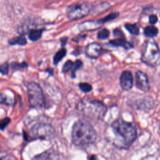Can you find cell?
Instances as JSON below:
<instances>
[{
  "label": "cell",
  "mask_w": 160,
  "mask_h": 160,
  "mask_svg": "<svg viewBox=\"0 0 160 160\" xmlns=\"http://www.w3.org/2000/svg\"><path fill=\"white\" fill-rule=\"evenodd\" d=\"M111 127L114 134L121 141V146L123 148L131 146L136 138V129L131 122L118 119L111 124Z\"/></svg>",
  "instance_id": "2"
},
{
  "label": "cell",
  "mask_w": 160,
  "mask_h": 160,
  "mask_svg": "<svg viewBox=\"0 0 160 160\" xmlns=\"http://www.w3.org/2000/svg\"><path fill=\"white\" fill-rule=\"evenodd\" d=\"M133 78L131 72L124 71L120 76V85L124 90H129L132 87Z\"/></svg>",
  "instance_id": "10"
},
{
  "label": "cell",
  "mask_w": 160,
  "mask_h": 160,
  "mask_svg": "<svg viewBox=\"0 0 160 160\" xmlns=\"http://www.w3.org/2000/svg\"><path fill=\"white\" fill-rule=\"evenodd\" d=\"M66 49L65 48H62L59 49L54 56L53 58V62L54 64H57L60 61H61L63 58L66 54Z\"/></svg>",
  "instance_id": "15"
},
{
  "label": "cell",
  "mask_w": 160,
  "mask_h": 160,
  "mask_svg": "<svg viewBox=\"0 0 160 160\" xmlns=\"http://www.w3.org/2000/svg\"><path fill=\"white\" fill-rule=\"evenodd\" d=\"M119 16V13L118 12H113L109 14H108V16H105L104 18L102 19H99L97 21L100 24H102L105 22H109V21H111L114 19H116L118 16Z\"/></svg>",
  "instance_id": "18"
},
{
  "label": "cell",
  "mask_w": 160,
  "mask_h": 160,
  "mask_svg": "<svg viewBox=\"0 0 160 160\" xmlns=\"http://www.w3.org/2000/svg\"><path fill=\"white\" fill-rule=\"evenodd\" d=\"M9 122H10V119L9 118H5L3 119H2L1 121V130H3L6 127V126L9 123Z\"/></svg>",
  "instance_id": "26"
},
{
  "label": "cell",
  "mask_w": 160,
  "mask_h": 160,
  "mask_svg": "<svg viewBox=\"0 0 160 160\" xmlns=\"http://www.w3.org/2000/svg\"><path fill=\"white\" fill-rule=\"evenodd\" d=\"M101 26V24H100L98 21H87L79 24V29L81 31H92L98 28V27Z\"/></svg>",
  "instance_id": "12"
},
{
  "label": "cell",
  "mask_w": 160,
  "mask_h": 160,
  "mask_svg": "<svg viewBox=\"0 0 160 160\" xmlns=\"http://www.w3.org/2000/svg\"><path fill=\"white\" fill-rule=\"evenodd\" d=\"M1 103L4 104L8 106H12L14 104V100L11 97L5 94H1Z\"/></svg>",
  "instance_id": "20"
},
{
  "label": "cell",
  "mask_w": 160,
  "mask_h": 160,
  "mask_svg": "<svg viewBox=\"0 0 160 160\" xmlns=\"http://www.w3.org/2000/svg\"><path fill=\"white\" fill-rule=\"evenodd\" d=\"M73 64H74V62H72V61H71V60L67 61L62 66V71L64 73L68 72L69 71L71 72V71L72 68V66H73Z\"/></svg>",
  "instance_id": "23"
},
{
  "label": "cell",
  "mask_w": 160,
  "mask_h": 160,
  "mask_svg": "<svg viewBox=\"0 0 160 160\" xmlns=\"http://www.w3.org/2000/svg\"><path fill=\"white\" fill-rule=\"evenodd\" d=\"M92 8L87 3L72 4L67 9L68 18L71 20H77L83 18L90 14Z\"/></svg>",
  "instance_id": "6"
},
{
  "label": "cell",
  "mask_w": 160,
  "mask_h": 160,
  "mask_svg": "<svg viewBox=\"0 0 160 160\" xmlns=\"http://www.w3.org/2000/svg\"><path fill=\"white\" fill-rule=\"evenodd\" d=\"M126 29L132 34L138 35L139 32V28L138 24H126L124 25Z\"/></svg>",
  "instance_id": "17"
},
{
  "label": "cell",
  "mask_w": 160,
  "mask_h": 160,
  "mask_svg": "<svg viewBox=\"0 0 160 160\" xmlns=\"http://www.w3.org/2000/svg\"><path fill=\"white\" fill-rule=\"evenodd\" d=\"M44 29H31L28 32V38L32 41H36L39 39L42 36Z\"/></svg>",
  "instance_id": "13"
},
{
  "label": "cell",
  "mask_w": 160,
  "mask_h": 160,
  "mask_svg": "<svg viewBox=\"0 0 160 160\" xmlns=\"http://www.w3.org/2000/svg\"><path fill=\"white\" fill-rule=\"evenodd\" d=\"M80 89L84 92H89L92 90V86L87 82H81L79 84Z\"/></svg>",
  "instance_id": "24"
},
{
  "label": "cell",
  "mask_w": 160,
  "mask_h": 160,
  "mask_svg": "<svg viewBox=\"0 0 160 160\" xmlns=\"http://www.w3.org/2000/svg\"><path fill=\"white\" fill-rule=\"evenodd\" d=\"M67 40H68V38H67V37H63V38H62L60 39L61 44V46H64L66 45V42H67Z\"/></svg>",
  "instance_id": "28"
},
{
  "label": "cell",
  "mask_w": 160,
  "mask_h": 160,
  "mask_svg": "<svg viewBox=\"0 0 160 160\" xmlns=\"http://www.w3.org/2000/svg\"><path fill=\"white\" fill-rule=\"evenodd\" d=\"M136 84L140 90L147 92L149 89V84L148 76L145 73L141 71H138L136 73Z\"/></svg>",
  "instance_id": "8"
},
{
  "label": "cell",
  "mask_w": 160,
  "mask_h": 160,
  "mask_svg": "<svg viewBox=\"0 0 160 160\" xmlns=\"http://www.w3.org/2000/svg\"><path fill=\"white\" fill-rule=\"evenodd\" d=\"M28 66V64L26 62H22L21 63H18L16 62H13L11 64V68L15 70L25 69V68H27Z\"/></svg>",
  "instance_id": "21"
},
{
  "label": "cell",
  "mask_w": 160,
  "mask_h": 160,
  "mask_svg": "<svg viewBox=\"0 0 160 160\" xmlns=\"http://www.w3.org/2000/svg\"><path fill=\"white\" fill-rule=\"evenodd\" d=\"M29 103L31 107L41 108L44 106L45 99L42 89L40 86L34 82H31L27 85Z\"/></svg>",
  "instance_id": "4"
},
{
  "label": "cell",
  "mask_w": 160,
  "mask_h": 160,
  "mask_svg": "<svg viewBox=\"0 0 160 160\" xmlns=\"http://www.w3.org/2000/svg\"><path fill=\"white\" fill-rule=\"evenodd\" d=\"M8 43L10 45L24 46L27 44V41L26 38H24L23 36H19L18 37H14L11 38L8 41Z\"/></svg>",
  "instance_id": "14"
},
{
  "label": "cell",
  "mask_w": 160,
  "mask_h": 160,
  "mask_svg": "<svg viewBox=\"0 0 160 160\" xmlns=\"http://www.w3.org/2000/svg\"><path fill=\"white\" fill-rule=\"evenodd\" d=\"M116 38V39L109 41V44H111V46H116V47L121 46L126 49H129L132 47V46L129 42H128L126 41L124 35L121 36H118Z\"/></svg>",
  "instance_id": "11"
},
{
  "label": "cell",
  "mask_w": 160,
  "mask_h": 160,
  "mask_svg": "<svg viewBox=\"0 0 160 160\" xmlns=\"http://www.w3.org/2000/svg\"><path fill=\"white\" fill-rule=\"evenodd\" d=\"M109 36V31L107 29H101L97 34V37L99 39H105Z\"/></svg>",
  "instance_id": "22"
},
{
  "label": "cell",
  "mask_w": 160,
  "mask_h": 160,
  "mask_svg": "<svg viewBox=\"0 0 160 160\" xmlns=\"http://www.w3.org/2000/svg\"><path fill=\"white\" fill-rule=\"evenodd\" d=\"M31 134L35 139L49 140L54 138V128L47 124H36L31 129Z\"/></svg>",
  "instance_id": "5"
},
{
  "label": "cell",
  "mask_w": 160,
  "mask_h": 160,
  "mask_svg": "<svg viewBox=\"0 0 160 160\" xmlns=\"http://www.w3.org/2000/svg\"><path fill=\"white\" fill-rule=\"evenodd\" d=\"M158 30L154 26H147L144 29V34L147 37L152 38L158 34Z\"/></svg>",
  "instance_id": "16"
},
{
  "label": "cell",
  "mask_w": 160,
  "mask_h": 160,
  "mask_svg": "<svg viewBox=\"0 0 160 160\" xmlns=\"http://www.w3.org/2000/svg\"><path fill=\"white\" fill-rule=\"evenodd\" d=\"M142 61L149 65H156L160 61V51L158 46L154 42L147 44L145 51L142 57Z\"/></svg>",
  "instance_id": "7"
},
{
  "label": "cell",
  "mask_w": 160,
  "mask_h": 160,
  "mask_svg": "<svg viewBox=\"0 0 160 160\" xmlns=\"http://www.w3.org/2000/svg\"><path fill=\"white\" fill-rule=\"evenodd\" d=\"M48 71L49 72V73L50 74H51V75H52L53 74V69H49V70H48Z\"/></svg>",
  "instance_id": "31"
},
{
  "label": "cell",
  "mask_w": 160,
  "mask_h": 160,
  "mask_svg": "<svg viewBox=\"0 0 160 160\" xmlns=\"http://www.w3.org/2000/svg\"><path fill=\"white\" fill-rule=\"evenodd\" d=\"M89 160H97L96 156H95V155H91L89 157Z\"/></svg>",
  "instance_id": "29"
},
{
  "label": "cell",
  "mask_w": 160,
  "mask_h": 160,
  "mask_svg": "<svg viewBox=\"0 0 160 160\" xmlns=\"http://www.w3.org/2000/svg\"><path fill=\"white\" fill-rule=\"evenodd\" d=\"M1 72L3 75H6L8 74L9 72V64L7 62H4L1 65Z\"/></svg>",
  "instance_id": "25"
},
{
  "label": "cell",
  "mask_w": 160,
  "mask_h": 160,
  "mask_svg": "<svg viewBox=\"0 0 160 160\" xmlns=\"http://www.w3.org/2000/svg\"><path fill=\"white\" fill-rule=\"evenodd\" d=\"M142 160H156V159L153 157V156H148V157H146V158H144V159Z\"/></svg>",
  "instance_id": "30"
},
{
  "label": "cell",
  "mask_w": 160,
  "mask_h": 160,
  "mask_svg": "<svg viewBox=\"0 0 160 160\" xmlns=\"http://www.w3.org/2000/svg\"><path fill=\"white\" fill-rule=\"evenodd\" d=\"M102 51V46L97 42H92L88 44L85 49L86 56L92 59L98 58Z\"/></svg>",
  "instance_id": "9"
},
{
  "label": "cell",
  "mask_w": 160,
  "mask_h": 160,
  "mask_svg": "<svg viewBox=\"0 0 160 160\" xmlns=\"http://www.w3.org/2000/svg\"><path fill=\"white\" fill-rule=\"evenodd\" d=\"M82 66H83V63L79 59H78V60L75 61V62H74L71 71V76L72 78H75L76 72L78 70H79V69H81L82 67Z\"/></svg>",
  "instance_id": "19"
},
{
  "label": "cell",
  "mask_w": 160,
  "mask_h": 160,
  "mask_svg": "<svg viewBox=\"0 0 160 160\" xmlns=\"http://www.w3.org/2000/svg\"><path fill=\"white\" fill-rule=\"evenodd\" d=\"M78 109L84 116L97 119L102 118L107 111L106 106L102 102L88 99L81 101L78 105Z\"/></svg>",
  "instance_id": "3"
},
{
  "label": "cell",
  "mask_w": 160,
  "mask_h": 160,
  "mask_svg": "<svg viewBox=\"0 0 160 160\" xmlns=\"http://www.w3.org/2000/svg\"><path fill=\"white\" fill-rule=\"evenodd\" d=\"M149 21L151 24H154L158 21V18L154 14H151L149 16Z\"/></svg>",
  "instance_id": "27"
},
{
  "label": "cell",
  "mask_w": 160,
  "mask_h": 160,
  "mask_svg": "<svg viewBox=\"0 0 160 160\" xmlns=\"http://www.w3.org/2000/svg\"><path fill=\"white\" fill-rule=\"evenodd\" d=\"M96 140V132L93 127L85 120L76 122L72 130V141L78 146L85 147Z\"/></svg>",
  "instance_id": "1"
}]
</instances>
